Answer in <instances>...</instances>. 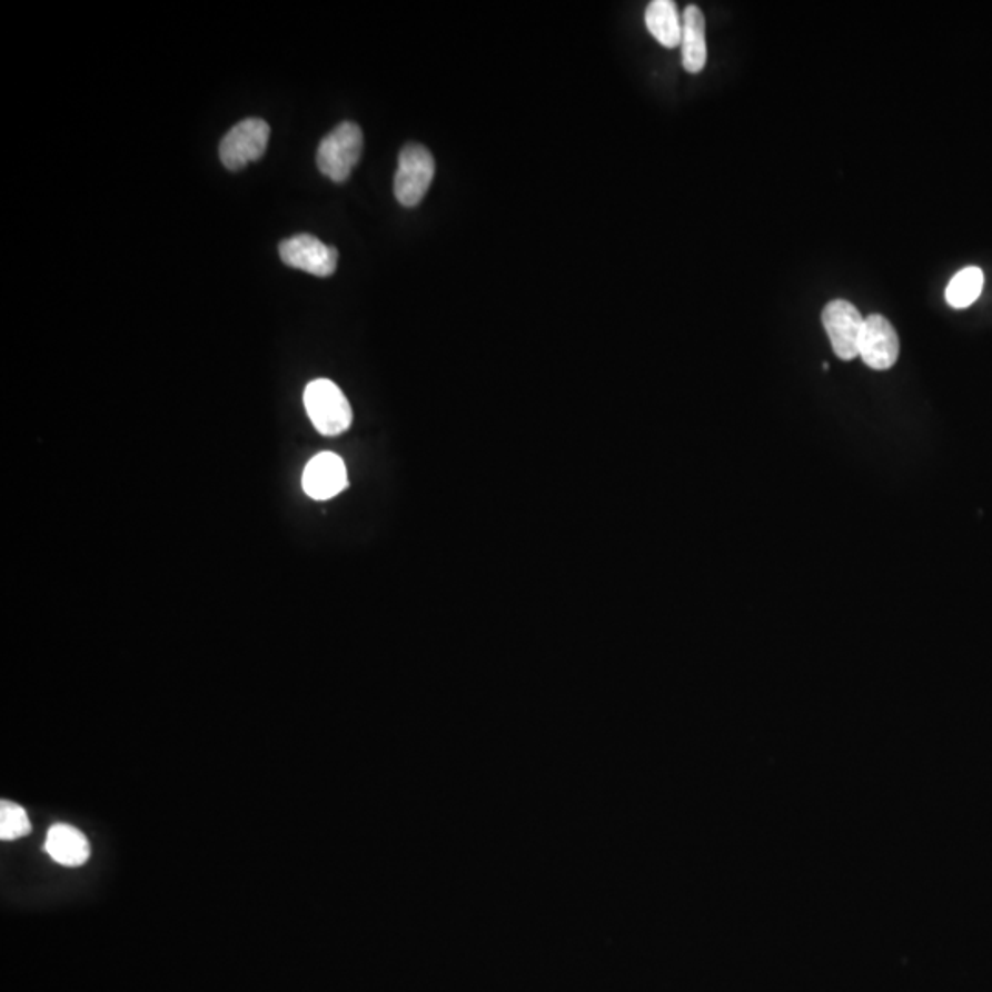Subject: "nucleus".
I'll list each match as a JSON object with an SVG mask.
<instances>
[{"mask_svg": "<svg viewBox=\"0 0 992 992\" xmlns=\"http://www.w3.org/2000/svg\"><path fill=\"white\" fill-rule=\"evenodd\" d=\"M363 155V131L354 122L338 123L318 146V169L333 182L349 179L351 169L359 165Z\"/></svg>", "mask_w": 992, "mask_h": 992, "instance_id": "2", "label": "nucleus"}, {"mask_svg": "<svg viewBox=\"0 0 992 992\" xmlns=\"http://www.w3.org/2000/svg\"><path fill=\"white\" fill-rule=\"evenodd\" d=\"M682 65L687 72L697 75L706 67V21L698 6H687L682 16Z\"/></svg>", "mask_w": 992, "mask_h": 992, "instance_id": "9", "label": "nucleus"}, {"mask_svg": "<svg viewBox=\"0 0 992 992\" xmlns=\"http://www.w3.org/2000/svg\"><path fill=\"white\" fill-rule=\"evenodd\" d=\"M436 173V162L421 143H407L399 153L394 191L403 207H416L427 196Z\"/></svg>", "mask_w": 992, "mask_h": 992, "instance_id": "3", "label": "nucleus"}, {"mask_svg": "<svg viewBox=\"0 0 992 992\" xmlns=\"http://www.w3.org/2000/svg\"><path fill=\"white\" fill-rule=\"evenodd\" d=\"M304 405L313 427L323 436H338L351 427V407L333 380H311L304 391Z\"/></svg>", "mask_w": 992, "mask_h": 992, "instance_id": "1", "label": "nucleus"}, {"mask_svg": "<svg viewBox=\"0 0 992 992\" xmlns=\"http://www.w3.org/2000/svg\"><path fill=\"white\" fill-rule=\"evenodd\" d=\"M270 127L261 118H247L225 135L219 146L222 166L232 171L264 157L269 146Z\"/></svg>", "mask_w": 992, "mask_h": 992, "instance_id": "4", "label": "nucleus"}, {"mask_svg": "<svg viewBox=\"0 0 992 992\" xmlns=\"http://www.w3.org/2000/svg\"><path fill=\"white\" fill-rule=\"evenodd\" d=\"M983 284H985V276H983L982 269L966 267V269L960 270L946 287L945 298L949 306L954 309H965V307L972 306L982 295Z\"/></svg>", "mask_w": 992, "mask_h": 992, "instance_id": "12", "label": "nucleus"}, {"mask_svg": "<svg viewBox=\"0 0 992 992\" xmlns=\"http://www.w3.org/2000/svg\"><path fill=\"white\" fill-rule=\"evenodd\" d=\"M645 24L662 47L676 48L682 42V17L673 0H653L645 10Z\"/></svg>", "mask_w": 992, "mask_h": 992, "instance_id": "11", "label": "nucleus"}, {"mask_svg": "<svg viewBox=\"0 0 992 992\" xmlns=\"http://www.w3.org/2000/svg\"><path fill=\"white\" fill-rule=\"evenodd\" d=\"M301 487L315 500H329L348 487V469L343 458L333 453H320L306 465Z\"/></svg>", "mask_w": 992, "mask_h": 992, "instance_id": "8", "label": "nucleus"}, {"mask_svg": "<svg viewBox=\"0 0 992 992\" xmlns=\"http://www.w3.org/2000/svg\"><path fill=\"white\" fill-rule=\"evenodd\" d=\"M822 323L827 331L833 351L839 359L853 360L859 357V338H861L864 317L851 301H829L822 313Z\"/></svg>", "mask_w": 992, "mask_h": 992, "instance_id": "5", "label": "nucleus"}, {"mask_svg": "<svg viewBox=\"0 0 992 992\" xmlns=\"http://www.w3.org/2000/svg\"><path fill=\"white\" fill-rule=\"evenodd\" d=\"M280 258L292 269L328 278L337 270V248L328 247L311 234H298L280 244Z\"/></svg>", "mask_w": 992, "mask_h": 992, "instance_id": "6", "label": "nucleus"}, {"mask_svg": "<svg viewBox=\"0 0 992 992\" xmlns=\"http://www.w3.org/2000/svg\"><path fill=\"white\" fill-rule=\"evenodd\" d=\"M32 831L28 814L21 805L11 802L0 803V839L8 840L22 839Z\"/></svg>", "mask_w": 992, "mask_h": 992, "instance_id": "13", "label": "nucleus"}, {"mask_svg": "<svg viewBox=\"0 0 992 992\" xmlns=\"http://www.w3.org/2000/svg\"><path fill=\"white\" fill-rule=\"evenodd\" d=\"M44 851L61 866H83L89 861L90 845L85 834L72 825L56 824L48 831Z\"/></svg>", "mask_w": 992, "mask_h": 992, "instance_id": "10", "label": "nucleus"}, {"mask_svg": "<svg viewBox=\"0 0 992 992\" xmlns=\"http://www.w3.org/2000/svg\"><path fill=\"white\" fill-rule=\"evenodd\" d=\"M899 337L892 323L882 315H870L864 318L861 338H859V357L873 370H890L899 359Z\"/></svg>", "mask_w": 992, "mask_h": 992, "instance_id": "7", "label": "nucleus"}]
</instances>
